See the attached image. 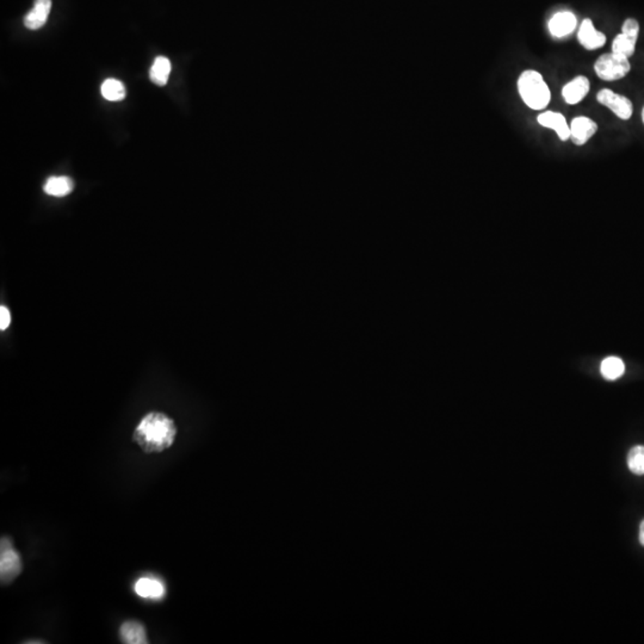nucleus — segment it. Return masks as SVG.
Masks as SVG:
<instances>
[{"mask_svg": "<svg viewBox=\"0 0 644 644\" xmlns=\"http://www.w3.org/2000/svg\"><path fill=\"white\" fill-rule=\"evenodd\" d=\"M176 424L169 415L152 412L145 415L136 426L133 441L146 453H160L169 449L176 441Z\"/></svg>", "mask_w": 644, "mask_h": 644, "instance_id": "obj_1", "label": "nucleus"}, {"mask_svg": "<svg viewBox=\"0 0 644 644\" xmlns=\"http://www.w3.org/2000/svg\"><path fill=\"white\" fill-rule=\"evenodd\" d=\"M518 91L524 103L532 110H543L550 102V90L541 74L529 69L518 79Z\"/></svg>", "mask_w": 644, "mask_h": 644, "instance_id": "obj_2", "label": "nucleus"}, {"mask_svg": "<svg viewBox=\"0 0 644 644\" xmlns=\"http://www.w3.org/2000/svg\"><path fill=\"white\" fill-rule=\"evenodd\" d=\"M23 569L20 552L16 550L11 539L3 537L0 542V581L8 585L20 576Z\"/></svg>", "mask_w": 644, "mask_h": 644, "instance_id": "obj_3", "label": "nucleus"}, {"mask_svg": "<svg viewBox=\"0 0 644 644\" xmlns=\"http://www.w3.org/2000/svg\"><path fill=\"white\" fill-rule=\"evenodd\" d=\"M595 71L600 79L605 81H616L626 77L631 71L629 59L618 54L607 53L597 60Z\"/></svg>", "mask_w": 644, "mask_h": 644, "instance_id": "obj_4", "label": "nucleus"}, {"mask_svg": "<svg viewBox=\"0 0 644 644\" xmlns=\"http://www.w3.org/2000/svg\"><path fill=\"white\" fill-rule=\"evenodd\" d=\"M597 100L604 107H609L618 119L628 121L633 116V107L631 100L628 97L614 93L612 90L604 88L602 91H599L597 95Z\"/></svg>", "mask_w": 644, "mask_h": 644, "instance_id": "obj_5", "label": "nucleus"}, {"mask_svg": "<svg viewBox=\"0 0 644 644\" xmlns=\"http://www.w3.org/2000/svg\"><path fill=\"white\" fill-rule=\"evenodd\" d=\"M134 590L140 598L148 600H161L166 595L165 583L155 576H142L135 583Z\"/></svg>", "mask_w": 644, "mask_h": 644, "instance_id": "obj_6", "label": "nucleus"}, {"mask_svg": "<svg viewBox=\"0 0 644 644\" xmlns=\"http://www.w3.org/2000/svg\"><path fill=\"white\" fill-rule=\"evenodd\" d=\"M571 138L576 146H583L598 131V124L588 117H576L571 121Z\"/></svg>", "mask_w": 644, "mask_h": 644, "instance_id": "obj_7", "label": "nucleus"}, {"mask_svg": "<svg viewBox=\"0 0 644 644\" xmlns=\"http://www.w3.org/2000/svg\"><path fill=\"white\" fill-rule=\"evenodd\" d=\"M578 37L583 48L587 50L599 49L606 42L605 35L597 30L593 25V22L588 18L581 23Z\"/></svg>", "mask_w": 644, "mask_h": 644, "instance_id": "obj_8", "label": "nucleus"}, {"mask_svg": "<svg viewBox=\"0 0 644 644\" xmlns=\"http://www.w3.org/2000/svg\"><path fill=\"white\" fill-rule=\"evenodd\" d=\"M538 123L543 127L554 129L562 141L571 138V127L568 126L566 117L559 112H545L538 116Z\"/></svg>", "mask_w": 644, "mask_h": 644, "instance_id": "obj_9", "label": "nucleus"}, {"mask_svg": "<svg viewBox=\"0 0 644 644\" xmlns=\"http://www.w3.org/2000/svg\"><path fill=\"white\" fill-rule=\"evenodd\" d=\"M52 8V0H35L34 8L24 18V25L30 30L42 28L48 20Z\"/></svg>", "mask_w": 644, "mask_h": 644, "instance_id": "obj_10", "label": "nucleus"}, {"mask_svg": "<svg viewBox=\"0 0 644 644\" xmlns=\"http://www.w3.org/2000/svg\"><path fill=\"white\" fill-rule=\"evenodd\" d=\"M119 636L123 643L127 644H147L146 628L138 621H124L119 628Z\"/></svg>", "mask_w": 644, "mask_h": 644, "instance_id": "obj_11", "label": "nucleus"}, {"mask_svg": "<svg viewBox=\"0 0 644 644\" xmlns=\"http://www.w3.org/2000/svg\"><path fill=\"white\" fill-rule=\"evenodd\" d=\"M590 91V80L583 76L574 78L562 88V96L568 104H578Z\"/></svg>", "mask_w": 644, "mask_h": 644, "instance_id": "obj_12", "label": "nucleus"}, {"mask_svg": "<svg viewBox=\"0 0 644 644\" xmlns=\"http://www.w3.org/2000/svg\"><path fill=\"white\" fill-rule=\"evenodd\" d=\"M576 27V17L571 12H557L549 22V30L555 37H564L574 31Z\"/></svg>", "mask_w": 644, "mask_h": 644, "instance_id": "obj_13", "label": "nucleus"}, {"mask_svg": "<svg viewBox=\"0 0 644 644\" xmlns=\"http://www.w3.org/2000/svg\"><path fill=\"white\" fill-rule=\"evenodd\" d=\"M74 183L68 177H50L43 186L47 195L65 197L73 191Z\"/></svg>", "mask_w": 644, "mask_h": 644, "instance_id": "obj_14", "label": "nucleus"}, {"mask_svg": "<svg viewBox=\"0 0 644 644\" xmlns=\"http://www.w3.org/2000/svg\"><path fill=\"white\" fill-rule=\"evenodd\" d=\"M171 73V62L165 56H157L150 67V78L153 84L164 86L169 81Z\"/></svg>", "mask_w": 644, "mask_h": 644, "instance_id": "obj_15", "label": "nucleus"}, {"mask_svg": "<svg viewBox=\"0 0 644 644\" xmlns=\"http://www.w3.org/2000/svg\"><path fill=\"white\" fill-rule=\"evenodd\" d=\"M637 39L638 37L636 36L625 32L617 35L612 43V53L618 54L624 58H631L636 50Z\"/></svg>", "mask_w": 644, "mask_h": 644, "instance_id": "obj_16", "label": "nucleus"}, {"mask_svg": "<svg viewBox=\"0 0 644 644\" xmlns=\"http://www.w3.org/2000/svg\"><path fill=\"white\" fill-rule=\"evenodd\" d=\"M625 371L624 362L621 361L618 357H607L602 361L600 365V372L604 376V378L609 381H614L623 376Z\"/></svg>", "mask_w": 644, "mask_h": 644, "instance_id": "obj_17", "label": "nucleus"}, {"mask_svg": "<svg viewBox=\"0 0 644 644\" xmlns=\"http://www.w3.org/2000/svg\"><path fill=\"white\" fill-rule=\"evenodd\" d=\"M100 93L107 100L119 102V100H124V97H126V88L122 81L112 78V79H107L104 81L100 88Z\"/></svg>", "mask_w": 644, "mask_h": 644, "instance_id": "obj_18", "label": "nucleus"}, {"mask_svg": "<svg viewBox=\"0 0 644 644\" xmlns=\"http://www.w3.org/2000/svg\"><path fill=\"white\" fill-rule=\"evenodd\" d=\"M628 467L635 475H644V446H633L628 453Z\"/></svg>", "mask_w": 644, "mask_h": 644, "instance_id": "obj_19", "label": "nucleus"}, {"mask_svg": "<svg viewBox=\"0 0 644 644\" xmlns=\"http://www.w3.org/2000/svg\"><path fill=\"white\" fill-rule=\"evenodd\" d=\"M10 322H11L10 311H8V308L5 307V306H1V307H0V330H6L8 325H10Z\"/></svg>", "mask_w": 644, "mask_h": 644, "instance_id": "obj_20", "label": "nucleus"}, {"mask_svg": "<svg viewBox=\"0 0 644 644\" xmlns=\"http://www.w3.org/2000/svg\"><path fill=\"white\" fill-rule=\"evenodd\" d=\"M640 544L643 545L644 547V520L643 522L640 523Z\"/></svg>", "mask_w": 644, "mask_h": 644, "instance_id": "obj_21", "label": "nucleus"}, {"mask_svg": "<svg viewBox=\"0 0 644 644\" xmlns=\"http://www.w3.org/2000/svg\"><path fill=\"white\" fill-rule=\"evenodd\" d=\"M642 121H643V124H644V107H643V112H642Z\"/></svg>", "mask_w": 644, "mask_h": 644, "instance_id": "obj_22", "label": "nucleus"}]
</instances>
